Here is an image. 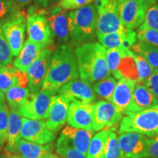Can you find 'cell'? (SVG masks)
Returning a JSON list of instances; mask_svg holds the SVG:
<instances>
[{
  "mask_svg": "<svg viewBox=\"0 0 158 158\" xmlns=\"http://www.w3.org/2000/svg\"><path fill=\"white\" fill-rule=\"evenodd\" d=\"M77 61L72 46L63 44L53 53L41 90L56 94L63 85L78 78Z\"/></svg>",
  "mask_w": 158,
  "mask_h": 158,
  "instance_id": "cell-1",
  "label": "cell"
},
{
  "mask_svg": "<svg viewBox=\"0 0 158 158\" xmlns=\"http://www.w3.org/2000/svg\"><path fill=\"white\" fill-rule=\"evenodd\" d=\"M106 51V48L98 43H86L76 47L74 53L82 80L92 84L110 76Z\"/></svg>",
  "mask_w": 158,
  "mask_h": 158,
  "instance_id": "cell-2",
  "label": "cell"
},
{
  "mask_svg": "<svg viewBox=\"0 0 158 158\" xmlns=\"http://www.w3.org/2000/svg\"><path fill=\"white\" fill-rule=\"evenodd\" d=\"M98 7L95 4L73 10L68 13V29L71 42L76 46L94 39Z\"/></svg>",
  "mask_w": 158,
  "mask_h": 158,
  "instance_id": "cell-3",
  "label": "cell"
},
{
  "mask_svg": "<svg viewBox=\"0 0 158 158\" xmlns=\"http://www.w3.org/2000/svg\"><path fill=\"white\" fill-rule=\"evenodd\" d=\"M135 132L148 137L158 135V104L122 118L118 133Z\"/></svg>",
  "mask_w": 158,
  "mask_h": 158,
  "instance_id": "cell-4",
  "label": "cell"
},
{
  "mask_svg": "<svg viewBox=\"0 0 158 158\" xmlns=\"http://www.w3.org/2000/svg\"><path fill=\"white\" fill-rule=\"evenodd\" d=\"M157 0H116L117 11L124 27L138 28L145 21L147 13Z\"/></svg>",
  "mask_w": 158,
  "mask_h": 158,
  "instance_id": "cell-5",
  "label": "cell"
},
{
  "mask_svg": "<svg viewBox=\"0 0 158 158\" xmlns=\"http://www.w3.org/2000/svg\"><path fill=\"white\" fill-rule=\"evenodd\" d=\"M98 2L96 35H106L125 29L117 11L116 0H101Z\"/></svg>",
  "mask_w": 158,
  "mask_h": 158,
  "instance_id": "cell-6",
  "label": "cell"
},
{
  "mask_svg": "<svg viewBox=\"0 0 158 158\" xmlns=\"http://www.w3.org/2000/svg\"><path fill=\"white\" fill-rule=\"evenodd\" d=\"M54 94L48 90L31 93L24 104L18 110L19 113L21 116L29 119H45Z\"/></svg>",
  "mask_w": 158,
  "mask_h": 158,
  "instance_id": "cell-7",
  "label": "cell"
},
{
  "mask_svg": "<svg viewBox=\"0 0 158 158\" xmlns=\"http://www.w3.org/2000/svg\"><path fill=\"white\" fill-rule=\"evenodd\" d=\"M1 27L13 56H17L24 44L27 19L20 13L3 23Z\"/></svg>",
  "mask_w": 158,
  "mask_h": 158,
  "instance_id": "cell-8",
  "label": "cell"
},
{
  "mask_svg": "<svg viewBox=\"0 0 158 158\" xmlns=\"http://www.w3.org/2000/svg\"><path fill=\"white\" fill-rule=\"evenodd\" d=\"M94 105L93 131L115 128L122 119V114L111 102L100 100Z\"/></svg>",
  "mask_w": 158,
  "mask_h": 158,
  "instance_id": "cell-9",
  "label": "cell"
},
{
  "mask_svg": "<svg viewBox=\"0 0 158 158\" xmlns=\"http://www.w3.org/2000/svg\"><path fill=\"white\" fill-rule=\"evenodd\" d=\"M27 31L29 40L43 45L44 48H47L53 42L48 20L42 13H31L27 16Z\"/></svg>",
  "mask_w": 158,
  "mask_h": 158,
  "instance_id": "cell-10",
  "label": "cell"
},
{
  "mask_svg": "<svg viewBox=\"0 0 158 158\" xmlns=\"http://www.w3.org/2000/svg\"><path fill=\"white\" fill-rule=\"evenodd\" d=\"M20 137L33 143L45 145L54 141L55 135L47 127L44 120L23 118Z\"/></svg>",
  "mask_w": 158,
  "mask_h": 158,
  "instance_id": "cell-11",
  "label": "cell"
},
{
  "mask_svg": "<svg viewBox=\"0 0 158 158\" xmlns=\"http://www.w3.org/2000/svg\"><path fill=\"white\" fill-rule=\"evenodd\" d=\"M52 54V51L50 49L44 48L26 71L29 78L28 86L31 93H36L41 90Z\"/></svg>",
  "mask_w": 158,
  "mask_h": 158,
  "instance_id": "cell-12",
  "label": "cell"
},
{
  "mask_svg": "<svg viewBox=\"0 0 158 158\" xmlns=\"http://www.w3.org/2000/svg\"><path fill=\"white\" fill-rule=\"evenodd\" d=\"M58 93L64 96L70 102L91 103L97 98L95 92L90 84L78 78L63 85L59 89Z\"/></svg>",
  "mask_w": 158,
  "mask_h": 158,
  "instance_id": "cell-13",
  "label": "cell"
},
{
  "mask_svg": "<svg viewBox=\"0 0 158 158\" xmlns=\"http://www.w3.org/2000/svg\"><path fill=\"white\" fill-rule=\"evenodd\" d=\"M71 102L62 94L54 95L48 114L45 118V124L53 133H57L68 119L69 106Z\"/></svg>",
  "mask_w": 158,
  "mask_h": 158,
  "instance_id": "cell-14",
  "label": "cell"
},
{
  "mask_svg": "<svg viewBox=\"0 0 158 158\" xmlns=\"http://www.w3.org/2000/svg\"><path fill=\"white\" fill-rule=\"evenodd\" d=\"M93 104L71 102L67 120L69 125L72 127L93 131Z\"/></svg>",
  "mask_w": 158,
  "mask_h": 158,
  "instance_id": "cell-15",
  "label": "cell"
},
{
  "mask_svg": "<svg viewBox=\"0 0 158 158\" xmlns=\"http://www.w3.org/2000/svg\"><path fill=\"white\" fill-rule=\"evenodd\" d=\"M149 138L135 132L120 133L118 145L122 158H137L145 150Z\"/></svg>",
  "mask_w": 158,
  "mask_h": 158,
  "instance_id": "cell-16",
  "label": "cell"
},
{
  "mask_svg": "<svg viewBox=\"0 0 158 158\" xmlns=\"http://www.w3.org/2000/svg\"><path fill=\"white\" fill-rule=\"evenodd\" d=\"M68 10L58 5L49 12L47 17L48 23L52 33L53 38L57 39L61 43H66L70 38L68 29Z\"/></svg>",
  "mask_w": 158,
  "mask_h": 158,
  "instance_id": "cell-17",
  "label": "cell"
},
{
  "mask_svg": "<svg viewBox=\"0 0 158 158\" xmlns=\"http://www.w3.org/2000/svg\"><path fill=\"white\" fill-rule=\"evenodd\" d=\"M136 82L127 78L118 80L114 89L111 102L119 112L127 115Z\"/></svg>",
  "mask_w": 158,
  "mask_h": 158,
  "instance_id": "cell-18",
  "label": "cell"
},
{
  "mask_svg": "<svg viewBox=\"0 0 158 158\" xmlns=\"http://www.w3.org/2000/svg\"><path fill=\"white\" fill-rule=\"evenodd\" d=\"M53 149L54 146L51 143L41 145L21 138L8 152L15 154L21 158H41L47 153L51 152Z\"/></svg>",
  "mask_w": 158,
  "mask_h": 158,
  "instance_id": "cell-19",
  "label": "cell"
},
{
  "mask_svg": "<svg viewBox=\"0 0 158 158\" xmlns=\"http://www.w3.org/2000/svg\"><path fill=\"white\" fill-rule=\"evenodd\" d=\"M158 104V99L145 85L138 84L133 90V99L127 115L153 107Z\"/></svg>",
  "mask_w": 158,
  "mask_h": 158,
  "instance_id": "cell-20",
  "label": "cell"
},
{
  "mask_svg": "<svg viewBox=\"0 0 158 158\" xmlns=\"http://www.w3.org/2000/svg\"><path fill=\"white\" fill-rule=\"evenodd\" d=\"M44 48H45L43 45L31 42L28 39L13 62V65L19 70L26 72L29 65L37 58Z\"/></svg>",
  "mask_w": 158,
  "mask_h": 158,
  "instance_id": "cell-21",
  "label": "cell"
},
{
  "mask_svg": "<svg viewBox=\"0 0 158 158\" xmlns=\"http://www.w3.org/2000/svg\"><path fill=\"white\" fill-rule=\"evenodd\" d=\"M93 131L76 128L70 125L65 127L62 132V134L70 140L74 147L85 155L87 153L89 145L93 137Z\"/></svg>",
  "mask_w": 158,
  "mask_h": 158,
  "instance_id": "cell-22",
  "label": "cell"
},
{
  "mask_svg": "<svg viewBox=\"0 0 158 158\" xmlns=\"http://www.w3.org/2000/svg\"><path fill=\"white\" fill-rule=\"evenodd\" d=\"M122 78H129L136 83L139 82L137 66L131 50H127V54L121 59L118 65L115 78L119 80Z\"/></svg>",
  "mask_w": 158,
  "mask_h": 158,
  "instance_id": "cell-23",
  "label": "cell"
},
{
  "mask_svg": "<svg viewBox=\"0 0 158 158\" xmlns=\"http://www.w3.org/2000/svg\"><path fill=\"white\" fill-rule=\"evenodd\" d=\"M22 119L23 118L20 115L19 110L10 109L7 128V141L5 151L9 152L18 140L21 138L20 133L22 127Z\"/></svg>",
  "mask_w": 158,
  "mask_h": 158,
  "instance_id": "cell-24",
  "label": "cell"
},
{
  "mask_svg": "<svg viewBox=\"0 0 158 158\" xmlns=\"http://www.w3.org/2000/svg\"><path fill=\"white\" fill-rule=\"evenodd\" d=\"M110 132V130H102L92 137L88 147L86 158H104Z\"/></svg>",
  "mask_w": 158,
  "mask_h": 158,
  "instance_id": "cell-25",
  "label": "cell"
},
{
  "mask_svg": "<svg viewBox=\"0 0 158 158\" xmlns=\"http://www.w3.org/2000/svg\"><path fill=\"white\" fill-rule=\"evenodd\" d=\"M31 94L29 89L14 86L5 92V99L10 109L19 110Z\"/></svg>",
  "mask_w": 158,
  "mask_h": 158,
  "instance_id": "cell-26",
  "label": "cell"
},
{
  "mask_svg": "<svg viewBox=\"0 0 158 158\" xmlns=\"http://www.w3.org/2000/svg\"><path fill=\"white\" fill-rule=\"evenodd\" d=\"M131 49L132 51L143 57L154 69H158V47L138 40Z\"/></svg>",
  "mask_w": 158,
  "mask_h": 158,
  "instance_id": "cell-27",
  "label": "cell"
},
{
  "mask_svg": "<svg viewBox=\"0 0 158 158\" xmlns=\"http://www.w3.org/2000/svg\"><path fill=\"white\" fill-rule=\"evenodd\" d=\"M116 84V79L114 77L110 76V75L106 78L94 83L92 88L95 94H98L100 98L106 100V101L111 102Z\"/></svg>",
  "mask_w": 158,
  "mask_h": 158,
  "instance_id": "cell-28",
  "label": "cell"
},
{
  "mask_svg": "<svg viewBox=\"0 0 158 158\" xmlns=\"http://www.w3.org/2000/svg\"><path fill=\"white\" fill-rule=\"evenodd\" d=\"M56 152L62 158H86V155L76 149L70 140L62 133L57 141Z\"/></svg>",
  "mask_w": 158,
  "mask_h": 158,
  "instance_id": "cell-29",
  "label": "cell"
},
{
  "mask_svg": "<svg viewBox=\"0 0 158 158\" xmlns=\"http://www.w3.org/2000/svg\"><path fill=\"white\" fill-rule=\"evenodd\" d=\"M126 54H127V50L122 48V46L118 47V48H108L106 51V63H107L109 71L111 72L114 78L117 73L121 59Z\"/></svg>",
  "mask_w": 158,
  "mask_h": 158,
  "instance_id": "cell-30",
  "label": "cell"
},
{
  "mask_svg": "<svg viewBox=\"0 0 158 158\" xmlns=\"http://www.w3.org/2000/svg\"><path fill=\"white\" fill-rule=\"evenodd\" d=\"M126 31H127V28L122 31L109 33V34L99 35H97V37H98L99 42L104 48H118V47L122 46V44L126 35Z\"/></svg>",
  "mask_w": 158,
  "mask_h": 158,
  "instance_id": "cell-31",
  "label": "cell"
},
{
  "mask_svg": "<svg viewBox=\"0 0 158 158\" xmlns=\"http://www.w3.org/2000/svg\"><path fill=\"white\" fill-rule=\"evenodd\" d=\"M13 65H5L0 69V89L5 92L12 86H17L16 79L13 73Z\"/></svg>",
  "mask_w": 158,
  "mask_h": 158,
  "instance_id": "cell-32",
  "label": "cell"
},
{
  "mask_svg": "<svg viewBox=\"0 0 158 158\" xmlns=\"http://www.w3.org/2000/svg\"><path fill=\"white\" fill-rule=\"evenodd\" d=\"M10 110L5 102H0V149L7 141Z\"/></svg>",
  "mask_w": 158,
  "mask_h": 158,
  "instance_id": "cell-33",
  "label": "cell"
},
{
  "mask_svg": "<svg viewBox=\"0 0 158 158\" xmlns=\"http://www.w3.org/2000/svg\"><path fill=\"white\" fill-rule=\"evenodd\" d=\"M20 13V8L11 0H0V25Z\"/></svg>",
  "mask_w": 158,
  "mask_h": 158,
  "instance_id": "cell-34",
  "label": "cell"
},
{
  "mask_svg": "<svg viewBox=\"0 0 158 158\" xmlns=\"http://www.w3.org/2000/svg\"><path fill=\"white\" fill-rule=\"evenodd\" d=\"M133 56L135 61L136 66H137L138 76H139V82H143L152 73L155 69L141 55L133 51Z\"/></svg>",
  "mask_w": 158,
  "mask_h": 158,
  "instance_id": "cell-35",
  "label": "cell"
},
{
  "mask_svg": "<svg viewBox=\"0 0 158 158\" xmlns=\"http://www.w3.org/2000/svg\"><path fill=\"white\" fill-rule=\"evenodd\" d=\"M137 40L158 47V31L141 25L136 31Z\"/></svg>",
  "mask_w": 158,
  "mask_h": 158,
  "instance_id": "cell-36",
  "label": "cell"
},
{
  "mask_svg": "<svg viewBox=\"0 0 158 158\" xmlns=\"http://www.w3.org/2000/svg\"><path fill=\"white\" fill-rule=\"evenodd\" d=\"M13 56H14L12 53L0 25V64L3 66L11 64Z\"/></svg>",
  "mask_w": 158,
  "mask_h": 158,
  "instance_id": "cell-37",
  "label": "cell"
},
{
  "mask_svg": "<svg viewBox=\"0 0 158 158\" xmlns=\"http://www.w3.org/2000/svg\"><path fill=\"white\" fill-rule=\"evenodd\" d=\"M104 158H122L118 138L116 134L112 131L108 137Z\"/></svg>",
  "mask_w": 158,
  "mask_h": 158,
  "instance_id": "cell-38",
  "label": "cell"
},
{
  "mask_svg": "<svg viewBox=\"0 0 158 158\" xmlns=\"http://www.w3.org/2000/svg\"><path fill=\"white\" fill-rule=\"evenodd\" d=\"M141 25L158 31V3L152 5L148 10L145 21Z\"/></svg>",
  "mask_w": 158,
  "mask_h": 158,
  "instance_id": "cell-39",
  "label": "cell"
},
{
  "mask_svg": "<svg viewBox=\"0 0 158 158\" xmlns=\"http://www.w3.org/2000/svg\"><path fill=\"white\" fill-rule=\"evenodd\" d=\"M137 158H158V135L149 140L145 150Z\"/></svg>",
  "mask_w": 158,
  "mask_h": 158,
  "instance_id": "cell-40",
  "label": "cell"
},
{
  "mask_svg": "<svg viewBox=\"0 0 158 158\" xmlns=\"http://www.w3.org/2000/svg\"><path fill=\"white\" fill-rule=\"evenodd\" d=\"M94 1L95 0H61L59 5L63 9L69 10L81 8L84 6L89 5Z\"/></svg>",
  "mask_w": 158,
  "mask_h": 158,
  "instance_id": "cell-41",
  "label": "cell"
},
{
  "mask_svg": "<svg viewBox=\"0 0 158 158\" xmlns=\"http://www.w3.org/2000/svg\"><path fill=\"white\" fill-rule=\"evenodd\" d=\"M143 84L158 99V69L154 70L149 78L144 81Z\"/></svg>",
  "mask_w": 158,
  "mask_h": 158,
  "instance_id": "cell-42",
  "label": "cell"
},
{
  "mask_svg": "<svg viewBox=\"0 0 158 158\" xmlns=\"http://www.w3.org/2000/svg\"><path fill=\"white\" fill-rule=\"evenodd\" d=\"M11 1L16 7L21 8V7H23L26 5H29V3H31L32 0H11Z\"/></svg>",
  "mask_w": 158,
  "mask_h": 158,
  "instance_id": "cell-43",
  "label": "cell"
},
{
  "mask_svg": "<svg viewBox=\"0 0 158 158\" xmlns=\"http://www.w3.org/2000/svg\"><path fill=\"white\" fill-rule=\"evenodd\" d=\"M0 158H21V157H20L19 156L15 155V154L8 152L5 151V152L4 153L1 157H0Z\"/></svg>",
  "mask_w": 158,
  "mask_h": 158,
  "instance_id": "cell-44",
  "label": "cell"
},
{
  "mask_svg": "<svg viewBox=\"0 0 158 158\" xmlns=\"http://www.w3.org/2000/svg\"><path fill=\"white\" fill-rule=\"evenodd\" d=\"M55 1H58V0H37L38 3L41 6H43V7H45V6L48 5L49 3L53 2Z\"/></svg>",
  "mask_w": 158,
  "mask_h": 158,
  "instance_id": "cell-45",
  "label": "cell"
},
{
  "mask_svg": "<svg viewBox=\"0 0 158 158\" xmlns=\"http://www.w3.org/2000/svg\"><path fill=\"white\" fill-rule=\"evenodd\" d=\"M41 158H62V157H59V156H58L57 155H54V154L49 152V153H47L46 155H43Z\"/></svg>",
  "mask_w": 158,
  "mask_h": 158,
  "instance_id": "cell-46",
  "label": "cell"
},
{
  "mask_svg": "<svg viewBox=\"0 0 158 158\" xmlns=\"http://www.w3.org/2000/svg\"><path fill=\"white\" fill-rule=\"evenodd\" d=\"M0 102H5V93L0 89Z\"/></svg>",
  "mask_w": 158,
  "mask_h": 158,
  "instance_id": "cell-47",
  "label": "cell"
},
{
  "mask_svg": "<svg viewBox=\"0 0 158 158\" xmlns=\"http://www.w3.org/2000/svg\"><path fill=\"white\" fill-rule=\"evenodd\" d=\"M3 66V65H2L1 64H0V69H1L2 68V67Z\"/></svg>",
  "mask_w": 158,
  "mask_h": 158,
  "instance_id": "cell-48",
  "label": "cell"
}]
</instances>
